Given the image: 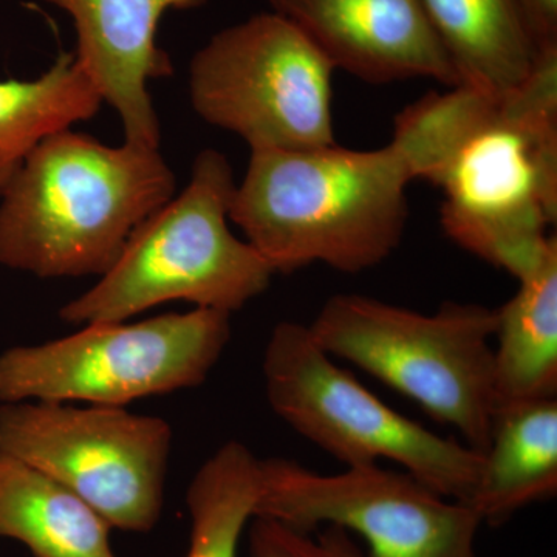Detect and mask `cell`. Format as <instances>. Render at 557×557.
<instances>
[{"instance_id": "obj_1", "label": "cell", "mask_w": 557, "mask_h": 557, "mask_svg": "<svg viewBox=\"0 0 557 557\" xmlns=\"http://www.w3.org/2000/svg\"><path fill=\"white\" fill-rule=\"evenodd\" d=\"M412 180L392 143L375 150H251L230 220L274 274L317 262L357 274L401 244Z\"/></svg>"}, {"instance_id": "obj_2", "label": "cell", "mask_w": 557, "mask_h": 557, "mask_svg": "<svg viewBox=\"0 0 557 557\" xmlns=\"http://www.w3.org/2000/svg\"><path fill=\"white\" fill-rule=\"evenodd\" d=\"M174 194L160 149L61 132L33 150L0 196V265L38 277L104 276Z\"/></svg>"}, {"instance_id": "obj_3", "label": "cell", "mask_w": 557, "mask_h": 557, "mask_svg": "<svg viewBox=\"0 0 557 557\" xmlns=\"http://www.w3.org/2000/svg\"><path fill=\"white\" fill-rule=\"evenodd\" d=\"M440 223L458 247L516 278L557 244V49L537 53L518 90L446 161Z\"/></svg>"}, {"instance_id": "obj_4", "label": "cell", "mask_w": 557, "mask_h": 557, "mask_svg": "<svg viewBox=\"0 0 557 557\" xmlns=\"http://www.w3.org/2000/svg\"><path fill=\"white\" fill-rule=\"evenodd\" d=\"M234 189L228 159L218 150L200 152L188 186L134 231L94 288L62 307V321H127L175 300L231 314L262 295L274 271L231 233Z\"/></svg>"}, {"instance_id": "obj_5", "label": "cell", "mask_w": 557, "mask_h": 557, "mask_svg": "<svg viewBox=\"0 0 557 557\" xmlns=\"http://www.w3.org/2000/svg\"><path fill=\"white\" fill-rule=\"evenodd\" d=\"M497 310L445 302L421 314L361 295H336L309 325L332 358L346 359L456 428L485 454L496 421L494 348Z\"/></svg>"}, {"instance_id": "obj_6", "label": "cell", "mask_w": 557, "mask_h": 557, "mask_svg": "<svg viewBox=\"0 0 557 557\" xmlns=\"http://www.w3.org/2000/svg\"><path fill=\"white\" fill-rule=\"evenodd\" d=\"M271 409L347 468L392 460L440 496L471 504L485 458L381 401L319 346L309 325L281 322L263 354Z\"/></svg>"}, {"instance_id": "obj_7", "label": "cell", "mask_w": 557, "mask_h": 557, "mask_svg": "<svg viewBox=\"0 0 557 557\" xmlns=\"http://www.w3.org/2000/svg\"><path fill=\"white\" fill-rule=\"evenodd\" d=\"M231 314L211 309L139 322H95L65 338L0 354V403L135 399L200 386L231 338Z\"/></svg>"}, {"instance_id": "obj_8", "label": "cell", "mask_w": 557, "mask_h": 557, "mask_svg": "<svg viewBox=\"0 0 557 557\" xmlns=\"http://www.w3.org/2000/svg\"><path fill=\"white\" fill-rule=\"evenodd\" d=\"M332 62L293 22L270 11L209 39L189 65L190 104L249 149L336 145Z\"/></svg>"}, {"instance_id": "obj_9", "label": "cell", "mask_w": 557, "mask_h": 557, "mask_svg": "<svg viewBox=\"0 0 557 557\" xmlns=\"http://www.w3.org/2000/svg\"><path fill=\"white\" fill-rule=\"evenodd\" d=\"M172 429L124 408L2 403L0 453L83 498L110 527L148 533L163 511Z\"/></svg>"}, {"instance_id": "obj_10", "label": "cell", "mask_w": 557, "mask_h": 557, "mask_svg": "<svg viewBox=\"0 0 557 557\" xmlns=\"http://www.w3.org/2000/svg\"><path fill=\"white\" fill-rule=\"evenodd\" d=\"M256 516L306 533L351 531L368 545L362 557H479L474 509L379 465L324 475L287 458L260 460Z\"/></svg>"}, {"instance_id": "obj_11", "label": "cell", "mask_w": 557, "mask_h": 557, "mask_svg": "<svg viewBox=\"0 0 557 557\" xmlns=\"http://www.w3.org/2000/svg\"><path fill=\"white\" fill-rule=\"evenodd\" d=\"M333 67L370 84L429 78L460 86L421 0H269Z\"/></svg>"}, {"instance_id": "obj_12", "label": "cell", "mask_w": 557, "mask_h": 557, "mask_svg": "<svg viewBox=\"0 0 557 557\" xmlns=\"http://www.w3.org/2000/svg\"><path fill=\"white\" fill-rule=\"evenodd\" d=\"M72 17L79 67L102 102L120 115L124 143L160 149V123L150 81L172 75L171 58L157 44L161 17L196 10L208 0H44Z\"/></svg>"}, {"instance_id": "obj_13", "label": "cell", "mask_w": 557, "mask_h": 557, "mask_svg": "<svg viewBox=\"0 0 557 557\" xmlns=\"http://www.w3.org/2000/svg\"><path fill=\"white\" fill-rule=\"evenodd\" d=\"M460 86L504 100L537 58L516 0H421Z\"/></svg>"}, {"instance_id": "obj_14", "label": "cell", "mask_w": 557, "mask_h": 557, "mask_svg": "<svg viewBox=\"0 0 557 557\" xmlns=\"http://www.w3.org/2000/svg\"><path fill=\"white\" fill-rule=\"evenodd\" d=\"M497 310L496 417L557 397V244Z\"/></svg>"}, {"instance_id": "obj_15", "label": "cell", "mask_w": 557, "mask_h": 557, "mask_svg": "<svg viewBox=\"0 0 557 557\" xmlns=\"http://www.w3.org/2000/svg\"><path fill=\"white\" fill-rule=\"evenodd\" d=\"M478 491L468 507L482 523L502 527L516 512L557 493V398L498 413L483 454Z\"/></svg>"}, {"instance_id": "obj_16", "label": "cell", "mask_w": 557, "mask_h": 557, "mask_svg": "<svg viewBox=\"0 0 557 557\" xmlns=\"http://www.w3.org/2000/svg\"><path fill=\"white\" fill-rule=\"evenodd\" d=\"M110 528L69 487L0 453V537L21 542L33 557H116Z\"/></svg>"}, {"instance_id": "obj_17", "label": "cell", "mask_w": 557, "mask_h": 557, "mask_svg": "<svg viewBox=\"0 0 557 557\" xmlns=\"http://www.w3.org/2000/svg\"><path fill=\"white\" fill-rule=\"evenodd\" d=\"M102 100L73 53L33 81H0V196L40 143L94 119Z\"/></svg>"}, {"instance_id": "obj_18", "label": "cell", "mask_w": 557, "mask_h": 557, "mask_svg": "<svg viewBox=\"0 0 557 557\" xmlns=\"http://www.w3.org/2000/svg\"><path fill=\"white\" fill-rule=\"evenodd\" d=\"M260 497V460L240 442L208 458L186 493L190 541L186 557H237Z\"/></svg>"}, {"instance_id": "obj_19", "label": "cell", "mask_w": 557, "mask_h": 557, "mask_svg": "<svg viewBox=\"0 0 557 557\" xmlns=\"http://www.w3.org/2000/svg\"><path fill=\"white\" fill-rule=\"evenodd\" d=\"M498 100L467 86L446 94L429 91L395 116L392 145L401 153L412 178L434 185L454 150Z\"/></svg>"}, {"instance_id": "obj_20", "label": "cell", "mask_w": 557, "mask_h": 557, "mask_svg": "<svg viewBox=\"0 0 557 557\" xmlns=\"http://www.w3.org/2000/svg\"><path fill=\"white\" fill-rule=\"evenodd\" d=\"M248 557H362V549L339 527L327 525L313 536L278 520L256 516L249 528Z\"/></svg>"}, {"instance_id": "obj_21", "label": "cell", "mask_w": 557, "mask_h": 557, "mask_svg": "<svg viewBox=\"0 0 557 557\" xmlns=\"http://www.w3.org/2000/svg\"><path fill=\"white\" fill-rule=\"evenodd\" d=\"M537 50L557 47V0H516Z\"/></svg>"}]
</instances>
